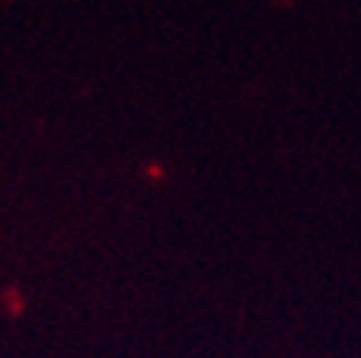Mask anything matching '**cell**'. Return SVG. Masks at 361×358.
Returning a JSON list of instances; mask_svg holds the SVG:
<instances>
[]
</instances>
